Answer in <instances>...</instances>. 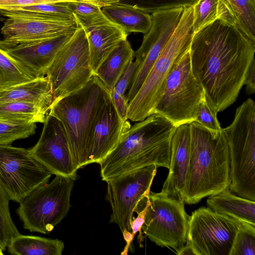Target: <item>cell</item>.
Returning <instances> with one entry per match:
<instances>
[{
	"instance_id": "obj_40",
	"label": "cell",
	"mask_w": 255,
	"mask_h": 255,
	"mask_svg": "<svg viewBox=\"0 0 255 255\" xmlns=\"http://www.w3.org/2000/svg\"><path fill=\"white\" fill-rule=\"evenodd\" d=\"M195 255L191 246L186 243L179 255Z\"/></svg>"
},
{
	"instance_id": "obj_32",
	"label": "cell",
	"mask_w": 255,
	"mask_h": 255,
	"mask_svg": "<svg viewBox=\"0 0 255 255\" xmlns=\"http://www.w3.org/2000/svg\"><path fill=\"white\" fill-rule=\"evenodd\" d=\"M230 255H255V225L241 222Z\"/></svg>"
},
{
	"instance_id": "obj_3",
	"label": "cell",
	"mask_w": 255,
	"mask_h": 255,
	"mask_svg": "<svg viewBox=\"0 0 255 255\" xmlns=\"http://www.w3.org/2000/svg\"><path fill=\"white\" fill-rule=\"evenodd\" d=\"M190 125V160L182 200L195 204L229 188L230 156L223 128L214 133L196 122Z\"/></svg>"
},
{
	"instance_id": "obj_14",
	"label": "cell",
	"mask_w": 255,
	"mask_h": 255,
	"mask_svg": "<svg viewBox=\"0 0 255 255\" xmlns=\"http://www.w3.org/2000/svg\"><path fill=\"white\" fill-rule=\"evenodd\" d=\"M183 7L151 14L152 25L144 34L140 46L134 53L135 70L126 94L129 102L135 96L150 69L161 54L181 18Z\"/></svg>"
},
{
	"instance_id": "obj_16",
	"label": "cell",
	"mask_w": 255,
	"mask_h": 255,
	"mask_svg": "<svg viewBox=\"0 0 255 255\" xmlns=\"http://www.w3.org/2000/svg\"><path fill=\"white\" fill-rule=\"evenodd\" d=\"M76 27V20L9 17L1 29L4 38L0 41V47L5 49L20 43L72 34Z\"/></svg>"
},
{
	"instance_id": "obj_39",
	"label": "cell",
	"mask_w": 255,
	"mask_h": 255,
	"mask_svg": "<svg viewBox=\"0 0 255 255\" xmlns=\"http://www.w3.org/2000/svg\"><path fill=\"white\" fill-rule=\"evenodd\" d=\"M246 91L248 95L253 94L255 92V62L251 65L245 81Z\"/></svg>"
},
{
	"instance_id": "obj_9",
	"label": "cell",
	"mask_w": 255,
	"mask_h": 255,
	"mask_svg": "<svg viewBox=\"0 0 255 255\" xmlns=\"http://www.w3.org/2000/svg\"><path fill=\"white\" fill-rule=\"evenodd\" d=\"M75 20L76 29L60 49L46 73L53 102L82 88L94 75L90 64L85 30L76 17Z\"/></svg>"
},
{
	"instance_id": "obj_26",
	"label": "cell",
	"mask_w": 255,
	"mask_h": 255,
	"mask_svg": "<svg viewBox=\"0 0 255 255\" xmlns=\"http://www.w3.org/2000/svg\"><path fill=\"white\" fill-rule=\"evenodd\" d=\"M7 248L13 255H61L64 244L57 239L20 234L11 240Z\"/></svg>"
},
{
	"instance_id": "obj_4",
	"label": "cell",
	"mask_w": 255,
	"mask_h": 255,
	"mask_svg": "<svg viewBox=\"0 0 255 255\" xmlns=\"http://www.w3.org/2000/svg\"><path fill=\"white\" fill-rule=\"evenodd\" d=\"M110 98V91L94 75L82 88L51 105L48 114L62 123L78 169L90 164L89 153L93 130Z\"/></svg>"
},
{
	"instance_id": "obj_35",
	"label": "cell",
	"mask_w": 255,
	"mask_h": 255,
	"mask_svg": "<svg viewBox=\"0 0 255 255\" xmlns=\"http://www.w3.org/2000/svg\"><path fill=\"white\" fill-rule=\"evenodd\" d=\"M216 113L208 104L205 98L200 104L194 122L210 131L217 133L222 130Z\"/></svg>"
},
{
	"instance_id": "obj_22",
	"label": "cell",
	"mask_w": 255,
	"mask_h": 255,
	"mask_svg": "<svg viewBox=\"0 0 255 255\" xmlns=\"http://www.w3.org/2000/svg\"><path fill=\"white\" fill-rule=\"evenodd\" d=\"M207 204L214 211L255 225V201L235 195L229 188L209 196Z\"/></svg>"
},
{
	"instance_id": "obj_36",
	"label": "cell",
	"mask_w": 255,
	"mask_h": 255,
	"mask_svg": "<svg viewBox=\"0 0 255 255\" xmlns=\"http://www.w3.org/2000/svg\"><path fill=\"white\" fill-rule=\"evenodd\" d=\"M135 70L134 62L131 61L118 80L113 90L119 95L126 96V94L132 80Z\"/></svg>"
},
{
	"instance_id": "obj_24",
	"label": "cell",
	"mask_w": 255,
	"mask_h": 255,
	"mask_svg": "<svg viewBox=\"0 0 255 255\" xmlns=\"http://www.w3.org/2000/svg\"><path fill=\"white\" fill-rule=\"evenodd\" d=\"M134 51L128 39L122 41L98 68L96 75L111 91L128 64L133 60Z\"/></svg>"
},
{
	"instance_id": "obj_1",
	"label": "cell",
	"mask_w": 255,
	"mask_h": 255,
	"mask_svg": "<svg viewBox=\"0 0 255 255\" xmlns=\"http://www.w3.org/2000/svg\"><path fill=\"white\" fill-rule=\"evenodd\" d=\"M255 43L236 26L218 19L193 34L191 68L205 99L216 112L232 105L255 62Z\"/></svg>"
},
{
	"instance_id": "obj_28",
	"label": "cell",
	"mask_w": 255,
	"mask_h": 255,
	"mask_svg": "<svg viewBox=\"0 0 255 255\" xmlns=\"http://www.w3.org/2000/svg\"><path fill=\"white\" fill-rule=\"evenodd\" d=\"M49 109L38 104L11 102L0 104V121L11 123H44Z\"/></svg>"
},
{
	"instance_id": "obj_19",
	"label": "cell",
	"mask_w": 255,
	"mask_h": 255,
	"mask_svg": "<svg viewBox=\"0 0 255 255\" xmlns=\"http://www.w3.org/2000/svg\"><path fill=\"white\" fill-rule=\"evenodd\" d=\"M72 34L20 43L3 50L36 78L44 77L57 54Z\"/></svg>"
},
{
	"instance_id": "obj_17",
	"label": "cell",
	"mask_w": 255,
	"mask_h": 255,
	"mask_svg": "<svg viewBox=\"0 0 255 255\" xmlns=\"http://www.w3.org/2000/svg\"><path fill=\"white\" fill-rule=\"evenodd\" d=\"M123 120L111 98L107 102L95 125L89 153V163H100L119 143L123 134L130 128Z\"/></svg>"
},
{
	"instance_id": "obj_31",
	"label": "cell",
	"mask_w": 255,
	"mask_h": 255,
	"mask_svg": "<svg viewBox=\"0 0 255 255\" xmlns=\"http://www.w3.org/2000/svg\"><path fill=\"white\" fill-rule=\"evenodd\" d=\"M9 196L0 182V248L4 251L11 240L20 234L10 215Z\"/></svg>"
},
{
	"instance_id": "obj_30",
	"label": "cell",
	"mask_w": 255,
	"mask_h": 255,
	"mask_svg": "<svg viewBox=\"0 0 255 255\" xmlns=\"http://www.w3.org/2000/svg\"><path fill=\"white\" fill-rule=\"evenodd\" d=\"M236 20V26L255 43V0H225Z\"/></svg>"
},
{
	"instance_id": "obj_27",
	"label": "cell",
	"mask_w": 255,
	"mask_h": 255,
	"mask_svg": "<svg viewBox=\"0 0 255 255\" xmlns=\"http://www.w3.org/2000/svg\"><path fill=\"white\" fill-rule=\"evenodd\" d=\"M68 3H41L0 9V15L7 17H21L75 21V15L70 8Z\"/></svg>"
},
{
	"instance_id": "obj_34",
	"label": "cell",
	"mask_w": 255,
	"mask_h": 255,
	"mask_svg": "<svg viewBox=\"0 0 255 255\" xmlns=\"http://www.w3.org/2000/svg\"><path fill=\"white\" fill-rule=\"evenodd\" d=\"M74 15L83 24L94 22L105 16L100 6L83 2H69Z\"/></svg>"
},
{
	"instance_id": "obj_20",
	"label": "cell",
	"mask_w": 255,
	"mask_h": 255,
	"mask_svg": "<svg viewBox=\"0 0 255 255\" xmlns=\"http://www.w3.org/2000/svg\"><path fill=\"white\" fill-rule=\"evenodd\" d=\"M75 17L85 30L90 64L95 75L100 65L122 41L127 39L128 34L106 16L89 24H83Z\"/></svg>"
},
{
	"instance_id": "obj_33",
	"label": "cell",
	"mask_w": 255,
	"mask_h": 255,
	"mask_svg": "<svg viewBox=\"0 0 255 255\" xmlns=\"http://www.w3.org/2000/svg\"><path fill=\"white\" fill-rule=\"evenodd\" d=\"M35 123H11L0 121V145H10L14 141L33 135Z\"/></svg>"
},
{
	"instance_id": "obj_42",
	"label": "cell",
	"mask_w": 255,
	"mask_h": 255,
	"mask_svg": "<svg viewBox=\"0 0 255 255\" xmlns=\"http://www.w3.org/2000/svg\"></svg>"
},
{
	"instance_id": "obj_8",
	"label": "cell",
	"mask_w": 255,
	"mask_h": 255,
	"mask_svg": "<svg viewBox=\"0 0 255 255\" xmlns=\"http://www.w3.org/2000/svg\"><path fill=\"white\" fill-rule=\"evenodd\" d=\"M205 98L204 90L192 70L189 47L178 58L168 74L154 113L176 127L191 124Z\"/></svg>"
},
{
	"instance_id": "obj_41",
	"label": "cell",
	"mask_w": 255,
	"mask_h": 255,
	"mask_svg": "<svg viewBox=\"0 0 255 255\" xmlns=\"http://www.w3.org/2000/svg\"><path fill=\"white\" fill-rule=\"evenodd\" d=\"M3 251L0 248V255H3Z\"/></svg>"
},
{
	"instance_id": "obj_12",
	"label": "cell",
	"mask_w": 255,
	"mask_h": 255,
	"mask_svg": "<svg viewBox=\"0 0 255 255\" xmlns=\"http://www.w3.org/2000/svg\"><path fill=\"white\" fill-rule=\"evenodd\" d=\"M241 222L201 207L190 216L187 243L195 255H230Z\"/></svg>"
},
{
	"instance_id": "obj_25",
	"label": "cell",
	"mask_w": 255,
	"mask_h": 255,
	"mask_svg": "<svg viewBox=\"0 0 255 255\" xmlns=\"http://www.w3.org/2000/svg\"><path fill=\"white\" fill-rule=\"evenodd\" d=\"M193 10V34L218 19L236 26L234 15L225 0H198Z\"/></svg>"
},
{
	"instance_id": "obj_37",
	"label": "cell",
	"mask_w": 255,
	"mask_h": 255,
	"mask_svg": "<svg viewBox=\"0 0 255 255\" xmlns=\"http://www.w3.org/2000/svg\"><path fill=\"white\" fill-rule=\"evenodd\" d=\"M110 93L113 102L121 118L125 121H128V102L126 96L119 95L113 89L110 91Z\"/></svg>"
},
{
	"instance_id": "obj_18",
	"label": "cell",
	"mask_w": 255,
	"mask_h": 255,
	"mask_svg": "<svg viewBox=\"0 0 255 255\" xmlns=\"http://www.w3.org/2000/svg\"><path fill=\"white\" fill-rule=\"evenodd\" d=\"M190 154L191 127L186 124L177 127L172 137L169 173L161 190L167 196L183 200Z\"/></svg>"
},
{
	"instance_id": "obj_11",
	"label": "cell",
	"mask_w": 255,
	"mask_h": 255,
	"mask_svg": "<svg viewBox=\"0 0 255 255\" xmlns=\"http://www.w3.org/2000/svg\"><path fill=\"white\" fill-rule=\"evenodd\" d=\"M151 165L116 176L106 181V200L112 208L110 223L119 227L123 236L131 234L133 214L149 195L157 168Z\"/></svg>"
},
{
	"instance_id": "obj_38",
	"label": "cell",
	"mask_w": 255,
	"mask_h": 255,
	"mask_svg": "<svg viewBox=\"0 0 255 255\" xmlns=\"http://www.w3.org/2000/svg\"><path fill=\"white\" fill-rule=\"evenodd\" d=\"M148 206V200L147 198L145 206L142 210L137 213V217L136 218H133V219H132L131 224V235L133 239H134V236L137 232L139 233V236L138 237V240L139 241V242L140 247L141 246V244L143 239V237L142 236V233L141 232V227L144 221L145 216Z\"/></svg>"
},
{
	"instance_id": "obj_23",
	"label": "cell",
	"mask_w": 255,
	"mask_h": 255,
	"mask_svg": "<svg viewBox=\"0 0 255 255\" xmlns=\"http://www.w3.org/2000/svg\"><path fill=\"white\" fill-rule=\"evenodd\" d=\"M102 10L108 19L120 26L128 34H145L152 25L151 14L134 6L116 2L102 7Z\"/></svg>"
},
{
	"instance_id": "obj_5",
	"label": "cell",
	"mask_w": 255,
	"mask_h": 255,
	"mask_svg": "<svg viewBox=\"0 0 255 255\" xmlns=\"http://www.w3.org/2000/svg\"><path fill=\"white\" fill-rule=\"evenodd\" d=\"M193 6L184 7L180 20L138 91L128 102V119L139 122L154 113L166 78L181 55L190 46Z\"/></svg>"
},
{
	"instance_id": "obj_6",
	"label": "cell",
	"mask_w": 255,
	"mask_h": 255,
	"mask_svg": "<svg viewBox=\"0 0 255 255\" xmlns=\"http://www.w3.org/2000/svg\"><path fill=\"white\" fill-rule=\"evenodd\" d=\"M230 156L231 192L255 201V103L246 100L236 110L234 120L223 128Z\"/></svg>"
},
{
	"instance_id": "obj_29",
	"label": "cell",
	"mask_w": 255,
	"mask_h": 255,
	"mask_svg": "<svg viewBox=\"0 0 255 255\" xmlns=\"http://www.w3.org/2000/svg\"><path fill=\"white\" fill-rule=\"evenodd\" d=\"M34 75L0 47V90L34 79Z\"/></svg>"
},
{
	"instance_id": "obj_21",
	"label": "cell",
	"mask_w": 255,
	"mask_h": 255,
	"mask_svg": "<svg viewBox=\"0 0 255 255\" xmlns=\"http://www.w3.org/2000/svg\"><path fill=\"white\" fill-rule=\"evenodd\" d=\"M17 101L38 104L50 110L53 97L46 77L0 90V104Z\"/></svg>"
},
{
	"instance_id": "obj_13",
	"label": "cell",
	"mask_w": 255,
	"mask_h": 255,
	"mask_svg": "<svg viewBox=\"0 0 255 255\" xmlns=\"http://www.w3.org/2000/svg\"><path fill=\"white\" fill-rule=\"evenodd\" d=\"M52 175L29 149L0 145V182L10 200L19 203L34 189L48 183Z\"/></svg>"
},
{
	"instance_id": "obj_7",
	"label": "cell",
	"mask_w": 255,
	"mask_h": 255,
	"mask_svg": "<svg viewBox=\"0 0 255 255\" xmlns=\"http://www.w3.org/2000/svg\"><path fill=\"white\" fill-rule=\"evenodd\" d=\"M76 177L55 175L50 182L38 187L18 203L16 212L23 229L49 234L67 216Z\"/></svg>"
},
{
	"instance_id": "obj_10",
	"label": "cell",
	"mask_w": 255,
	"mask_h": 255,
	"mask_svg": "<svg viewBox=\"0 0 255 255\" xmlns=\"http://www.w3.org/2000/svg\"><path fill=\"white\" fill-rule=\"evenodd\" d=\"M148 200L143 233L157 246L171 248L179 255L187 242L190 218L184 202L161 191H150Z\"/></svg>"
},
{
	"instance_id": "obj_2",
	"label": "cell",
	"mask_w": 255,
	"mask_h": 255,
	"mask_svg": "<svg viewBox=\"0 0 255 255\" xmlns=\"http://www.w3.org/2000/svg\"><path fill=\"white\" fill-rule=\"evenodd\" d=\"M176 128L157 113L135 123L99 163L102 180L151 165L169 169L171 141Z\"/></svg>"
},
{
	"instance_id": "obj_15",
	"label": "cell",
	"mask_w": 255,
	"mask_h": 255,
	"mask_svg": "<svg viewBox=\"0 0 255 255\" xmlns=\"http://www.w3.org/2000/svg\"><path fill=\"white\" fill-rule=\"evenodd\" d=\"M43 124L39 140L29 149L31 154L52 174L77 178L78 169L62 123L48 113Z\"/></svg>"
}]
</instances>
